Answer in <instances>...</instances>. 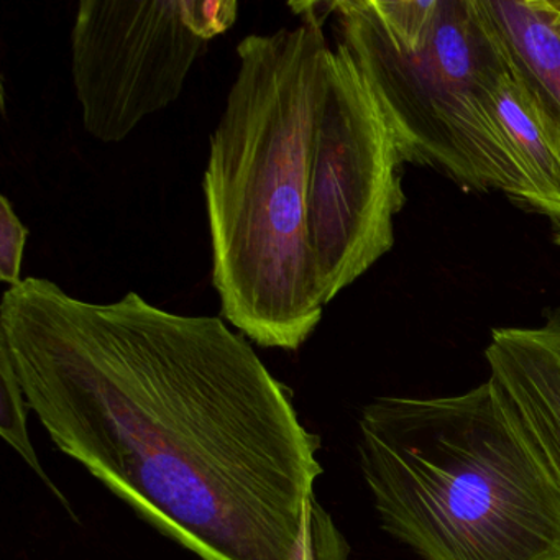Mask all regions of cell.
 I'll return each mask as SVG.
<instances>
[{"label": "cell", "mask_w": 560, "mask_h": 560, "mask_svg": "<svg viewBox=\"0 0 560 560\" xmlns=\"http://www.w3.org/2000/svg\"><path fill=\"white\" fill-rule=\"evenodd\" d=\"M0 339L54 444L199 559L347 560L314 494L319 435L222 317L27 277L4 291Z\"/></svg>", "instance_id": "1"}, {"label": "cell", "mask_w": 560, "mask_h": 560, "mask_svg": "<svg viewBox=\"0 0 560 560\" xmlns=\"http://www.w3.org/2000/svg\"><path fill=\"white\" fill-rule=\"evenodd\" d=\"M298 27L252 34L211 136L202 179L221 316L250 342L298 350L324 304L310 237L314 133L330 50L320 4Z\"/></svg>", "instance_id": "2"}, {"label": "cell", "mask_w": 560, "mask_h": 560, "mask_svg": "<svg viewBox=\"0 0 560 560\" xmlns=\"http://www.w3.org/2000/svg\"><path fill=\"white\" fill-rule=\"evenodd\" d=\"M360 468L380 524L424 560H560V491L490 382L444 398H376Z\"/></svg>", "instance_id": "3"}, {"label": "cell", "mask_w": 560, "mask_h": 560, "mask_svg": "<svg viewBox=\"0 0 560 560\" xmlns=\"http://www.w3.org/2000/svg\"><path fill=\"white\" fill-rule=\"evenodd\" d=\"M330 14L405 163L517 202L520 178L494 114L511 61L483 2L339 0Z\"/></svg>", "instance_id": "4"}, {"label": "cell", "mask_w": 560, "mask_h": 560, "mask_svg": "<svg viewBox=\"0 0 560 560\" xmlns=\"http://www.w3.org/2000/svg\"><path fill=\"white\" fill-rule=\"evenodd\" d=\"M402 163L372 88L337 44L311 160L310 237L324 306L395 245Z\"/></svg>", "instance_id": "5"}, {"label": "cell", "mask_w": 560, "mask_h": 560, "mask_svg": "<svg viewBox=\"0 0 560 560\" xmlns=\"http://www.w3.org/2000/svg\"><path fill=\"white\" fill-rule=\"evenodd\" d=\"M208 42L186 18V0H83L71 31V73L83 126L104 143L182 96Z\"/></svg>", "instance_id": "6"}, {"label": "cell", "mask_w": 560, "mask_h": 560, "mask_svg": "<svg viewBox=\"0 0 560 560\" xmlns=\"http://www.w3.org/2000/svg\"><path fill=\"white\" fill-rule=\"evenodd\" d=\"M485 357L504 418L560 491V311L539 327L494 329Z\"/></svg>", "instance_id": "7"}, {"label": "cell", "mask_w": 560, "mask_h": 560, "mask_svg": "<svg viewBox=\"0 0 560 560\" xmlns=\"http://www.w3.org/2000/svg\"><path fill=\"white\" fill-rule=\"evenodd\" d=\"M494 114L520 178L517 202L560 224V133L513 68L498 86Z\"/></svg>", "instance_id": "8"}, {"label": "cell", "mask_w": 560, "mask_h": 560, "mask_svg": "<svg viewBox=\"0 0 560 560\" xmlns=\"http://www.w3.org/2000/svg\"><path fill=\"white\" fill-rule=\"evenodd\" d=\"M516 77L560 133V0H481Z\"/></svg>", "instance_id": "9"}, {"label": "cell", "mask_w": 560, "mask_h": 560, "mask_svg": "<svg viewBox=\"0 0 560 560\" xmlns=\"http://www.w3.org/2000/svg\"><path fill=\"white\" fill-rule=\"evenodd\" d=\"M28 409L31 408H28L24 388L15 373L8 343L0 339V418H2L0 419V434L27 462L28 467L42 478V481L54 491L55 497L68 506L67 498L45 474L40 458L32 444L27 429Z\"/></svg>", "instance_id": "10"}, {"label": "cell", "mask_w": 560, "mask_h": 560, "mask_svg": "<svg viewBox=\"0 0 560 560\" xmlns=\"http://www.w3.org/2000/svg\"><path fill=\"white\" fill-rule=\"evenodd\" d=\"M27 238L28 229L19 219L11 199L0 196V280L11 287L24 281L22 264Z\"/></svg>", "instance_id": "11"}, {"label": "cell", "mask_w": 560, "mask_h": 560, "mask_svg": "<svg viewBox=\"0 0 560 560\" xmlns=\"http://www.w3.org/2000/svg\"><path fill=\"white\" fill-rule=\"evenodd\" d=\"M186 18L192 31L202 40H214L234 27L238 18V2L235 0H186Z\"/></svg>", "instance_id": "12"}, {"label": "cell", "mask_w": 560, "mask_h": 560, "mask_svg": "<svg viewBox=\"0 0 560 560\" xmlns=\"http://www.w3.org/2000/svg\"><path fill=\"white\" fill-rule=\"evenodd\" d=\"M553 242H556V245H559L560 247V232H557L556 237H553Z\"/></svg>", "instance_id": "13"}, {"label": "cell", "mask_w": 560, "mask_h": 560, "mask_svg": "<svg viewBox=\"0 0 560 560\" xmlns=\"http://www.w3.org/2000/svg\"><path fill=\"white\" fill-rule=\"evenodd\" d=\"M306 560H316V559H314V553L313 552L307 553Z\"/></svg>", "instance_id": "14"}]
</instances>
